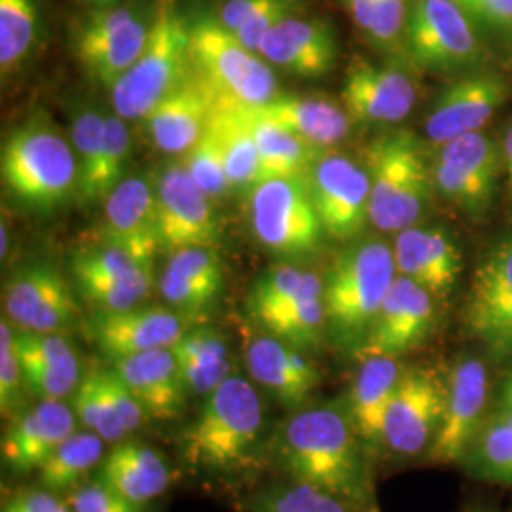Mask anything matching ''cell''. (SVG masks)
Returning a JSON list of instances; mask_svg holds the SVG:
<instances>
[{"label":"cell","instance_id":"55","mask_svg":"<svg viewBox=\"0 0 512 512\" xmlns=\"http://www.w3.org/2000/svg\"><path fill=\"white\" fill-rule=\"evenodd\" d=\"M503 167H505V173L509 177V184H511L512 190V124L505 133V139H503Z\"/></svg>","mask_w":512,"mask_h":512},{"label":"cell","instance_id":"41","mask_svg":"<svg viewBox=\"0 0 512 512\" xmlns=\"http://www.w3.org/2000/svg\"><path fill=\"white\" fill-rule=\"evenodd\" d=\"M439 158L495 196L499 171L503 165V148L497 147L494 139L482 131L461 135L440 147Z\"/></svg>","mask_w":512,"mask_h":512},{"label":"cell","instance_id":"37","mask_svg":"<svg viewBox=\"0 0 512 512\" xmlns=\"http://www.w3.org/2000/svg\"><path fill=\"white\" fill-rule=\"evenodd\" d=\"M105 444L107 442L93 431H74L38 469L42 488L52 490L55 494L76 488V484L93 467L101 465L105 458Z\"/></svg>","mask_w":512,"mask_h":512},{"label":"cell","instance_id":"51","mask_svg":"<svg viewBox=\"0 0 512 512\" xmlns=\"http://www.w3.org/2000/svg\"><path fill=\"white\" fill-rule=\"evenodd\" d=\"M410 8L412 0H378L374 25L368 38H372V42L384 50H401L404 54V35Z\"/></svg>","mask_w":512,"mask_h":512},{"label":"cell","instance_id":"33","mask_svg":"<svg viewBox=\"0 0 512 512\" xmlns=\"http://www.w3.org/2000/svg\"><path fill=\"white\" fill-rule=\"evenodd\" d=\"M188 393L205 399L230 374V351L224 336L211 327L186 329L171 348Z\"/></svg>","mask_w":512,"mask_h":512},{"label":"cell","instance_id":"58","mask_svg":"<svg viewBox=\"0 0 512 512\" xmlns=\"http://www.w3.org/2000/svg\"><path fill=\"white\" fill-rule=\"evenodd\" d=\"M503 416H505V420L509 421L512 425V406L511 404L499 403V408H497Z\"/></svg>","mask_w":512,"mask_h":512},{"label":"cell","instance_id":"29","mask_svg":"<svg viewBox=\"0 0 512 512\" xmlns=\"http://www.w3.org/2000/svg\"><path fill=\"white\" fill-rule=\"evenodd\" d=\"M404 370L406 366L399 363V357H363L349 385L344 408L368 452L382 448L385 412Z\"/></svg>","mask_w":512,"mask_h":512},{"label":"cell","instance_id":"16","mask_svg":"<svg viewBox=\"0 0 512 512\" xmlns=\"http://www.w3.org/2000/svg\"><path fill=\"white\" fill-rule=\"evenodd\" d=\"M509 95L507 80L495 71L476 69L452 80L425 118V135L433 145H446L461 135L480 131Z\"/></svg>","mask_w":512,"mask_h":512},{"label":"cell","instance_id":"2","mask_svg":"<svg viewBox=\"0 0 512 512\" xmlns=\"http://www.w3.org/2000/svg\"><path fill=\"white\" fill-rule=\"evenodd\" d=\"M264 404L256 385L232 374L203 399L202 408L181 435L184 463L209 475L251 471L262 446Z\"/></svg>","mask_w":512,"mask_h":512},{"label":"cell","instance_id":"57","mask_svg":"<svg viewBox=\"0 0 512 512\" xmlns=\"http://www.w3.org/2000/svg\"><path fill=\"white\" fill-rule=\"evenodd\" d=\"M0 241H2V245H0V255H2V258L6 256V253H8V232H6V224H2V228H0Z\"/></svg>","mask_w":512,"mask_h":512},{"label":"cell","instance_id":"23","mask_svg":"<svg viewBox=\"0 0 512 512\" xmlns=\"http://www.w3.org/2000/svg\"><path fill=\"white\" fill-rule=\"evenodd\" d=\"M245 365L253 382L289 412L308 406L321 382L319 370L300 349L272 334L247 342Z\"/></svg>","mask_w":512,"mask_h":512},{"label":"cell","instance_id":"42","mask_svg":"<svg viewBox=\"0 0 512 512\" xmlns=\"http://www.w3.org/2000/svg\"><path fill=\"white\" fill-rule=\"evenodd\" d=\"M38 27L37 0H0V69L4 76L29 57Z\"/></svg>","mask_w":512,"mask_h":512},{"label":"cell","instance_id":"15","mask_svg":"<svg viewBox=\"0 0 512 512\" xmlns=\"http://www.w3.org/2000/svg\"><path fill=\"white\" fill-rule=\"evenodd\" d=\"M490 372L476 357H461L446 380V404L439 435L427 452L437 465L461 463L465 452L490 416Z\"/></svg>","mask_w":512,"mask_h":512},{"label":"cell","instance_id":"5","mask_svg":"<svg viewBox=\"0 0 512 512\" xmlns=\"http://www.w3.org/2000/svg\"><path fill=\"white\" fill-rule=\"evenodd\" d=\"M190 74V21L177 0H158L145 50L110 90L116 114L124 120L147 118Z\"/></svg>","mask_w":512,"mask_h":512},{"label":"cell","instance_id":"4","mask_svg":"<svg viewBox=\"0 0 512 512\" xmlns=\"http://www.w3.org/2000/svg\"><path fill=\"white\" fill-rule=\"evenodd\" d=\"M363 160L370 179V222L382 232L416 226L435 190L420 141L406 131L385 133L368 143Z\"/></svg>","mask_w":512,"mask_h":512},{"label":"cell","instance_id":"3","mask_svg":"<svg viewBox=\"0 0 512 512\" xmlns=\"http://www.w3.org/2000/svg\"><path fill=\"white\" fill-rule=\"evenodd\" d=\"M395 277L393 249L382 241H359L336 256L325 277V310L327 329L342 348L365 344Z\"/></svg>","mask_w":512,"mask_h":512},{"label":"cell","instance_id":"18","mask_svg":"<svg viewBox=\"0 0 512 512\" xmlns=\"http://www.w3.org/2000/svg\"><path fill=\"white\" fill-rule=\"evenodd\" d=\"M435 327V296L416 281L397 274L368 330L359 357H401L418 348Z\"/></svg>","mask_w":512,"mask_h":512},{"label":"cell","instance_id":"12","mask_svg":"<svg viewBox=\"0 0 512 512\" xmlns=\"http://www.w3.org/2000/svg\"><path fill=\"white\" fill-rule=\"evenodd\" d=\"M2 306L16 330L37 334H59L80 317L69 281L46 262L19 268L4 287Z\"/></svg>","mask_w":512,"mask_h":512},{"label":"cell","instance_id":"6","mask_svg":"<svg viewBox=\"0 0 512 512\" xmlns=\"http://www.w3.org/2000/svg\"><path fill=\"white\" fill-rule=\"evenodd\" d=\"M0 173L14 198L37 209H54L67 202L78 186L73 145L42 118L8 135L2 145Z\"/></svg>","mask_w":512,"mask_h":512},{"label":"cell","instance_id":"28","mask_svg":"<svg viewBox=\"0 0 512 512\" xmlns=\"http://www.w3.org/2000/svg\"><path fill=\"white\" fill-rule=\"evenodd\" d=\"M213 112V95L192 73L148 114V131L160 150L183 154L200 141Z\"/></svg>","mask_w":512,"mask_h":512},{"label":"cell","instance_id":"43","mask_svg":"<svg viewBox=\"0 0 512 512\" xmlns=\"http://www.w3.org/2000/svg\"><path fill=\"white\" fill-rule=\"evenodd\" d=\"M105 126L107 116L97 109L86 107L74 116L73 150L78 164L76 198L78 202L86 205L93 203V192L101 171V160L105 150Z\"/></svg>","mask_w":512,"mask_h":512},{"label":"cell","instance_id":"39","mask_svg":"<svg viewBox=\"0 0 512 512\" xmlns=\"http://www.w3.org/2000/svg\"><path fill=\"white\" fill-rule=\"evenodd\" d=\"M294 0H226L220 8V23L239 42L258 54L264 37L281 19L293 16Z\"/></svg>","mask_w":512,"mask_h":512},{"label":"cell","instance_id":"30","mask_svg":"<svg viewBox=\"0 0 512 512\" xmlns=\"http://www.w3.org/2000/svg\"><path fill=\"white\" fill-rule=\"evenodd\" d=\"M224 268L213 247H186L171 253L160 279L165 302L186 317L202 315L219 298Z\"/></svg>","mask_w":512,"mask_h":512},{"label":"cell","instance_id":"26","mask_svg":"<svg viewBox=\"0 0 512 512\" xmlns=\"http://www.w3.org/2000/svg\"><path fill=\"white\" fill-rule=\"evenodd\" d=\"M397 274L416 281L433 296L444 298L458 285L461 253L442 228L410 226L401 230L393 247Z\"/></svg>","mask_w":512,"mask_h":512},{"label":"cell","instance_id":"44","mask_svg":"<svg viewBox=\"0 0 512 512\" xmlns=\"http://www.w3.org/2000/svg\"><path fill=\"white\" fill-rule=\"evenodd\" d=\"M71 404L78 423L99 435L107 444H118L128 439V433L124 431L105 391L101 368H95L80 380Z\"/></svg>","mask_w":512,"mask_h":512},{"label":"cell","instance_id":"34","mask_svg":"<svg viewBox=\"0 0 512 512\" xmlns=\"http://www.w3.org/2000/svg\"><path fill=\"white\" fill-rule=\"evenodd\" d=\"M260 325L268 334L300 351L317 348L327 330L325 279L315 272H306L302 289L293 302L272 313Z\"/></svg>","mask_w":512,"mask_h":512},{"label":"cell","instance_id":"1","mask_svg":"<svg viewBox=\"0 0 512 512\" xmlns=\"http://www.w3.org/2000/svg\"><path fill=\"white\" fill-rule=\"evenodd\" d=\"M272 454L291 480L317 486L355 512L378 511L368 448L344 403L308 404L291 412L274 435Z\"/></svg>","mask_w":512,"mask_h":512},{"label":"cell","instance_id":"47","mask_svg":"<svg viewBox=\"0 0 512 512\" xmlns=\"http://www.w3.org/2000/svg\"><path fill=\"white\" fill-rule=\"evenodd\" d=\"M184 154L183 165L186 171L209 198H220L232 188L228 181L224 154L215 131L211 129V122L200 141Z\"/></svg>","mask_w":512,"mask_h":512},{"label":"cell","instance_id":"11","mask_svg":"<svg viewBox=\"0 0 512 512\" xmlns=\"http://www.w3.org/2000/svg\"><path fill=\"white\" fill-rule=\"evenodd\" d=\"M446 382L427 368H406L385 412L382 448L403 459L427 456L439 435Z\"/></svg>","mask_w":512,"mask_h":512},{"label":"cell","instance_id":"13","mask_svg":"<svg viewBox=\"0 0 512 512\" xmlns=\"http://www.w3.org/2000/svg\"><path fill=\"white\" fill-rule=\"evenodd\" d=\"M467 332L497 357L512 355V238L482 258L463 310Z\"/></svg>","mask_w":512,"mask_h":512},{"label":"cell","instance_id":"52","mask_svg":"<svg viewBox=\"0 0 512 512\" xmlns=\"http://www.w3.org/2000/svg\"><path fill=\"white\" fill-rule=\"evenodd\" d=\"M73 512H147L148 507L129 501L101 478L80 484L67 497Z\"/></svg>","mask_w":512,"mask_h":512},{"label":"cell","instance_id":"50","mask_svg":"<svg viewBox=\"0 0 512 512\" xmlns=\"http://www.w3.org/2000/svg\"><path fill=\"white\" fill-rule=\"evenodd\" d=\"M25 389L23 370L16 348V329L4 315L0 321V408L2 416H14Z\"/></svg>","mask_w":512,"mask_h":512},{"label":"cell","instance_id":"32","mask_svg":"<svg viewBox=\"0 0 512 512\" xmlns=\"http://www.w3.org/2000/svg\"><path fill=\"white\" fill-rule=\"evenodd\" d=\"M112 490L129 501L148 507L171 486V471L164 456L139 440H122L101 461L99 475Z\"/></svg>","mask_w":512,"mask_h":512},{"label":"cell","instance_id":"49","mask_svg":"<svg viewBox=\"0 0 512 512\" xmlns=\"http://www.w3.org/2000/svg\"><path fill=\"white\" fill-rule=\"evenodd\" d=\"M435 190L448 202L456 203L465 213L473 217H482L494 200V194L486 192L482 186L469 179L456 167L437 158L431 164Z\"/></svg>","mask_w":512,"mask_h":512},{"label":"cell","instance_id":"56","mask_svg":"<svg viewBox=\"0 0 512 512\" xmlns=\"http://www.w3.org/2000/svg\"><path fill=\"white\" fill-rule=\"evenodd\" d=\"M501 403L511 404L512 406V370L511 374L507 376L503 389H501Z\"/></svg>","mask_w":512,"mask_h":512},{"label":"cell","instance_id":"8","mask_svg":"<svg viewBox=\"0 0 512 512\" xmlns=\"http://www.w3.org/2000/svg\"><path fill=\"white\" fill-rule=\"evenodd\" d=\"M404 55L423 71L465 74L482 69V31L454 0H412Z\"/></svg>","mask_w":512,"mask_h":512},{"label":"cell","instance_id":"7","mask_svg":"<svg viewBox=\"0 0 512 512\" xmlns=\"http://www.w3.org/2000/svg\"><path fill=\"white\" fill-rule=\"evenodd\" d=\"M192 73L217 105L256 109L277 95V82L264 57L247 50L219 18L190 21Z\"/></svg>","mask_w":512,"mask_h":512},{"label":"cell","instance_id":"27","mask_svg":"<svg viewBox=\"0 0 512 512\" xmlns=\"http://www.w3.org/2000/svg\"><path fill=\"white\" fill-rule=\"evenodd\" d=\"M16 348L25 391L37 401H67L73 397L82 378L78 355L67 338L16 330Z\"/></svg>","mask_w":512,"mask_h":512},{"label":"cell","instance_id":"31","mask_svg":"<svg viewBox=\"0 0 512 512\" xmlns=\"http://www.w3.org/2000/svg\"><path fill=\"white\" fill-rule=\"evenodd\" d=\"M253 116L293 133L311 147L325 148L348 137L351 118L330 101L300 95H275L262 107L245 109Z\"/></svg>","mask_w":512,"mask_h":512},{"label":"cell","instance_id":"40","mask_svg":"<svg viewBox=\"0 0 512 512\" xmlns=\"http://www.w3.org/2000/svg\"><path fill=\"white\" fill-rule=\"evenodd\" d=\"M154 272V264H147L126 249L110 243L80 249L73 258V277L76 289L120 283Z\"/></svg>","mask_w":512,"mask_h":512},{"label":"cell","instance_id":"10","mask_svg":"<svg viewBox=\"0 0 512 512\" xmlns=\"http://www.w3.org/2000/svg\"><path fill=\"white\" fill-rule=\"evenodd\" d=\"M152 14L137 4H114L84 18L74 33L73 48L86 73L112 90L145 50Z\"/></svg>","mask_w":512,"mask_h":512},{"label":"cell","instance_id":"22","mask_svg":"<svg viewBox=\"0 0 512 512\" xmlns=\"http://www.w3.org/2000/svg\"><path fill=\"white\" fill-rule=\"evenodd\" d=\"M73 404L42 399L16 416L2 437V461L16 475L38 471L76 431Z\"/></svg>","mask_w":512,"mask_h":512},{"label":"cell","instance_id":"36","mask_svg":"<svg viewBox=\"0 0 512 512\" xmlns=\"http://www.w3.org/2000/svg\"><path fill=\"white\" fill-rule=\"evenodd\" d=\"M241 110L245 112L255 137L264 181L277 177L310 175L311 169L321 160V148L311 147L302 139L294 137L293 133L253 116L245 109Z\"/></svg>","mask_w":512,"mask_h":512},{"label":"cell","instance_id":"35","mask_svg":"<svg viewBox=\"0 0 512 512\" xmlns=\"http://www.w3.org/2000/svg\"><path fill=\"white\" fill-rule=\"evenodd\" d=\"M211 129L219 139L230 186L253 190L262 183V164L245 112L239 107L215 103Z\"/></svg>","mask_w":512,"mask_h":512},{"label":"cell","instance_id":"46","mask_svg":"<svg viewBox=\"0 0 512 512\" xmlns=\"http://www.w3.org/2000/svg\"><path fill=\"white\" fill-rule=\"evenodd\" d=\"M306 272L294 266H277L260 275L249 293V313L258 323L281 310L300 293Z\"/></svg>","mask_w":512,"mask_h":512},{"label":"cell","instance_id":"54","mask_svg":"<svg viewBox=\"0 0 512 512\" xmlns=\"http://www.w3.org/2000/svg\"><path fill=\"white\" fill-rule=\"evenodd\" d=\"M2 512H73L67 499L46 490V488H31L10 497Z\"/></svg>","mask_w":512,"mask_h":512},{"label":"cell","instance_id":"19","mask_svg":"<svg viewBox=\"0 0 512 512\" xmlns=\"http://www.w3.org/2000/svg\"><path fill=\"white\" fill-rule=\"evenodd\" d=\"M95 346L110 361L154 349H169L186 332V321L177 311L160 306H135L129 310L97 311L88 323Z\"/></svg>","mask_w":512,"mask_h":512},{"label":"cell","instance_id":"24","mask_svg":"<svg viewBox=\"0 0 512 512\" xmlns=\"http://www.w3.org/2000/svg\"><path fill=\"white\" fill-rule=\"evenodd\" d=\"M258 54L287 73L317 78L334 69L338 44L329 23L289 16L264 37Z\"/></svg>","mask_w":512,"mask_h":512},{"label":"cell","instance_id":"9","mask_svg":"<svg viewBox=\"0 0 512 512\" xmlns=\"http://www.w3.org/2000/svg\"><path fill=\"white\" fill-rule=\"evenodd\" d=\"M251 224L266 249L289 258L315 253L325 234L306 177L256 184L251 190Z\"/></svg>","mask_w":512,"mask_h":512},{"label":"cell","instance_id":"17","mask_svg":"<svg viewBox=\"0 0 512 512\" xmlns=\"http://www.w3.org/2000/svg\"><path fill=\"white\" fill-rule=\"evenodd\" d=\"M164 249L175 253L186 247H213L219 228L211 198L183 164H169L154 183Z\"/></svg>","mask_w":512,"mask_h":512},{"label":"cell","instance_id":"25","mask_svg":"<svg viewBox=\"0 0 512 512\" xmlns=\"http://www.w3.org/2000/svg\"><path fill=\"white\" fill-rule=\"evenodd\" d=\"M147 412L148 420L173 421L183 416L188 389L171 348L131 355L110 366Z\"/></svg>","mask_w":512,"mask_h":512},{"label":"cell","instance_id":"59","mask_svg":"<svg viewBox=\"0 0 512 512\" xmlns=\"http://www.w3.org/2000/svg\"><path fill=\"white\" fill-rule=\"evenodd\" d=\"M90 2L97 8H107V6H114L118 0H90Z\"/></svg>","mask_w":512,"mask_h":512},{"label":"cell","instance_id":"48","mask_svg":"<svg viewBox=\"0 0 512 512\" xmlns=\"http://www.w3.org/2000/svg\"><path fill=\"white\" fill-rule=\"evenodd\" d=\"M129 148H131V139H129L124 118H120L118 114L107 116L105 150H103L101 171L93 192V203L107 202L112 190L124 181L122 177L128 164Z\"/></svg>","mask_w":512,"mask_h":512},{"label":"cell","instance_id":"14","mask_svg":"<svg viewBox=\"0 0 512 512\" xmlns=\"http://www.w3.org/2000/svg\"><path fill=\"white\" fill-rule=\"evenodd\" d=\"M311 198L323 232L338 241H351L370 222V179L365 165L348 156L329 154L311 169Z\"/></svg>","mask_w":512,"mask_h":512},{"label":"cell","instance_id":"60","mask_svg":"<svg viewBox=\"0 0 512 512\" xmlns=\"http://www.w3.org/2000/svg\"><path fill=\"white\" fill-rule=\"evenodd\" d=\"M471 512H486V511H471Z\"/></svg>","mask_w":512,"mask_h":512},{"label":"cell","instance_id":"53","mask_svg":"<svg viewBox=\"0 0 512 512\" xmlns=\"http://www.w3.org/2000/svg\"><path fill=\"white\" fill-rule=\"evenodd\" d=\"M480 31L512 35V0H454Z\"/></svg>","mask_w":512,"mask_h":512},{"label":"cell","instance_id":"38","mask_svg":"<svg viewBox=\"0 0 512 512\" xmlns=\"http://www.w3.org/2000/svg\"><path fill=\"white\" fill-rule=\"evenodd\" d=\"M459 465L476 478L512 486V425L499 410L490 412Z\"/></svg>","mask_w":512,"mask_h":512},{"label":"cell","instance_id":"20","mask_svg":"<svg viewBox=\"0 0 512 512\" xmlns=\"http://www.w3.org/2000/svg\"><path fill=\"white\" fill-rule=\"evenodd\" d=\"M342 99L353 122L389 126L412 112L416 88L403 69L355 57L349 63Z\"/></svg>","mask_w":512,"mask_h":512},{"label":"cell","instance_id":"21","mask_svg":"<svg viewBox=\"0 0 512 512\" xmlns=\"http://www.w3.org/2000/svg\"><path fill=\"white\" fill-rule=\"evenodd\" d=\"M101 234L103 243L118 245L139 260L154 264L158 251L164 249L154 184L139 177L118 184L105 202Z\"/></svg>","mask_w":512,"mask_h":512},{"label":"cell","instance_id":"45","mask_svg":"<svg viewBox=\"0 0 512 512\" xmlns=\"http://www.w3.org/2000/svg\"><path fill=\"white\" fill-rule=\"evenodd\" d=\"M253 512H355L348 503L306 482L274 486L253 501Z\"/></svg>","mask_w":512,"mask_h":512}]
</instances>
